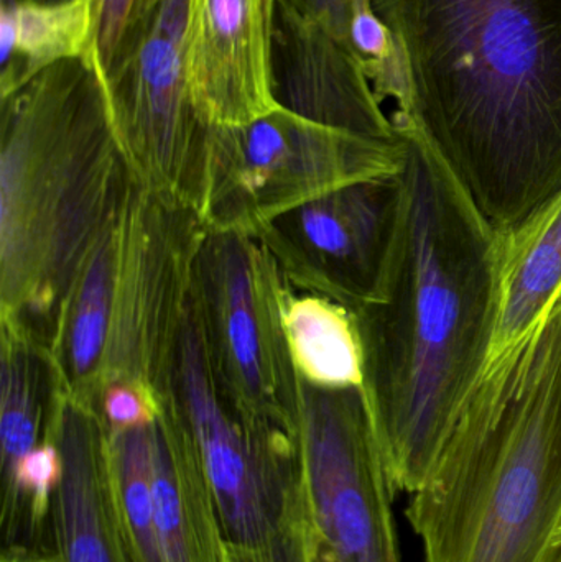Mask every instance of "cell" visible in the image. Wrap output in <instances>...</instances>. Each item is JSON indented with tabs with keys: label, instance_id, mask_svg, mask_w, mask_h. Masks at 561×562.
Listing matches in <instances>:
<instances>
[{
	"label": "cell",
	"instance_id": "6da1fadb",
	"mask_svg": "<svg viewBox=\"0 0 561 562\" xmlns=\"http://www.w3.org/2000/svg\"><path fill=\"white\" fill-rule=\"evenodd\" d=\"M391 256L374 300L352 311L366 400L392 491L427 481L493 352L504 239L411 125Z\"/></svg>",
	"mask_w": 561,
	"mask_h": 562
},
{
	"label": "cell",
	"instance_id": "7a4b0ae2",
	"mask_svg": "<svg viewBox=\"0 0 561 562\" xmlns=\"http://www.w3.org/2000/svg\"><path fill=\"white\" fill-rule=\"evenodd\" d=\"M404 53L394 114L510 237L561 193V0H372Z\"/></svg>",
	"mask_w": 561,
	"mask_h": 562
},
{
	"label": "cell",
	"instance_id": "3957f363",
	"mask_svg": "<svg viewBox=\"0 0 561 562\" xmlns=\"http://www.w3.org/2000/svg\"><path fill=\"white\" fill-rule=\"evenodd\" d=\"M407 520L427 562H557L561 296L490 359Z\"/></svg>",
	"mask_w": 561,
	"mask_h": 562
},
{
	"label": "cell",
	"instance_id": "277c9868",
	"mask_svg": "<svg viewBox=\"0 0 561 562\" xmlns=\"http://www.w3.org/2000/svg\"><path fill=\"white\" fill-rule=\"evenodd\" d=\"M0 104V317L52 352L79 272L135 180L85 58Z\"/></svg>",
	"mask_w": 561,
	"mask_h": 562
},
{
	"label": "cell",
	"instance_id": "5b68a950",
	"mask_svg": "<svg viewBox=\"0 0 561 562\" xmlns=\"http://www.w3.org/2000/svg\"><path fill=\"white\" fill-rule=\"evenodd\" d=\"M158 408L175 416L193 445L229 548L272 562H310L302 438L256 428L221 395L194 294Z\"/></svg>",
	"mask_w": 561,
	"mask_h": 562
},
{
	"label": "cell",
	"instance_id": "8992f818",
	"mask_svg": "<svg viewBox=\"0 0 561 562\" xmlns=\"http://www.w3.org/2000/svg\"><path fill=\"white\" fill-rule=\"evenodd\" d=\"M404 138L364 137L279 108L249 124L211 127L198 216L211 233L257 236L322 194L392 177Z\"/></svg>",
	"mask_w": 561,
	"mask_h": 562
},
{
	"label": "cell",
	"instance_id": "52a82bcc",
	"mask_svg": "<svg viewBox=\"0 0 561 562\" xmlns=\"http://www.w3.org/2000/svg\"><path fill=\"white\" fill-rule=\"evenodd\" d=\"M285 290L256 237L207 231L194 303L217 390L250 425L300 439L303 380L283 326Z\"/></svg>",
	"mask_w": 561,
	"mask_h": 562
},
{
	"label": "cell",
	"instance_id": "ba28073f",
	"mask_svg": "<svg viewBox=\"0 0 561 562\" xmlns=\"http://www.w3.org/2000/svg\"><path fill=\"white\" fill-rule=\"evenodd\" d=\"M207 229L197 211L132 187L119 214L101 395L135 383L160 400L194 294L198 256Z\"/></svg>",
	"mask_w": 561,
	"mask_h": 562
},
{
	"label": "cell",
	"instance_id": "9c48e42d",
	"mask_svg": "<svg viewBox=\"0 0 561 562\" xmlns=\"http://www.w3.org/2000/svg\"><path fill=\"white\" fill-rule=\"evenodd\" d=\"M310 562H401L392 491L362 386L303 382Z\"/></svg>",
	"mask_w": 561,
	"mask_h": 562
},
{
	"label": "cell",
	"instance_id": "30bf717a",
	"mask_svg": "<svg viewBox=\"0 0 561 562\" xmlns=\"http://www.w3.org/2000/svg\"><path fill=\"white\" fill-rule=\"evenodd\" d=\"M187 22L188 0H164L141 48L102 88L135 183L198 213L211 127L188 88Z\"/></svg>",
	"mask_w": 561,
	"mask_h": 562
},
{
	"label": "cell",
	"instance_id": "8fae6325",
	"mask_svg": "<svg viewBox=\"0 0 561 562\" xmlns=\"http://www.w3.org/2000/svg\"><path fill=\"white\" fill-rule=\"evenodd\" d=\"M401 171L322 194L256 237L283 280L348 311L374 300L401 211Z\"/></svg>",
	"mask_w": 561,
	"mask_h": 562
},
{
	"label": "cell",
	"instance_id": "7c38bea8",
	"mask_svg": "<svg viewBox=\"0 0 561 562\" xmlns=\"http://www.w3.org/2000/svg\"><path fill=\"white\" fill-rule=\"evenodd\" d=\"M276 15L277 0H188V88L210 127L249 124L279 108Z\"/></svg>",
	"mask_w": 561,
	"mask_h": 562
},
{
	"label": "cell",
	"instance_id": "4fadbf2b",
	"mask_svg": "<svg viewBox=\"0 0 561 562\" xmlns=\"http://www.w3.org/2000/svg\"><path fill=\"white\" fill-rule=\"evenodd\" d=\"M273 92L282 108L328 127L381 140L399 138L349 42L290 0H277Z\"/></svg>",
	"mask_w": 561,
	"mask_h": 562
},
{
	"label": "cell",
	"instance_id": "5bb4252c",
	"mask_svg": "<svg viewBox=\"0 0 561 562\" xmlns=\"http://www.w3.org/2000/svg\"><path fill=\"white\" fill-rule=\"evenodd\" d=\"M48 436L63 462L53 501L59 562H134L115 507L109 429L101 412L59 392Z\"/></svg>",
	"mask_w": 561,
	"mask_h": 562
},
{
	"label": "cell",
	"instance_id": "9a60e30c",
	"mask_svg": "<svg viewBox=\"0 0 561 562\" xmlns=\"http://www.w3.org/2000/svg\"><path fill=\"white\" fill-rule=\"evenodd\" d=\"M155 531L161 562H229V544L203 465L180 423L152 425Z\"/></svg>",
	"mask_w": 561,
	"mask_h": 562
},
{
	"label": "cell",
	"instance_id": "2e32d148",
	"mask_svg": "<svg viewBox=\"0 0 561 562\" xmlns=\"http://www.w3.org/2000/svg\"><path fill=\"white\" fill-rule=\"evenodd\" d=\"M98 0H0V99L66 59L85 58Z\"/></svg>",
	"mask_w": 561,
	"mask_h": 562
},
{
	"label": "cell",
	"instance_id": "e0dca14e",
	"mask_svg": "<svg viewBox=\"0 0 561 562\" xmlns=\"http://www.w3.org/2000/svg\"><path fill=\"white\" fill-rule=\"evenodd\" d=\"M560 296L561 193L504 239L500 321L491 359L523 339Z\"/></svg>",
	"mask_w": 561,
	"mask_h": 562
},
{
	"label": "cell",
	"instance_id": "ac0fdd59",
	"mask_svg": "<svg viewBox=\"0 0 561 562\" xmlns=\"http://www.w3.org/2000/svg\"><path fill=\"white\" fill-rule=\"evenodd\" d=\"M59 383L52 356L15 324L2 321L0 475L48 438Z\"/></svg>",
	"mask_w": 561,
	"mask_h": 562
},
{
	"label": "cell",
	"instance_id": "d6986e66",
	"mask_svg": "<svg viewBox=\"0 0 561 562\" xmlns=\"http://www.w3.org/2000/svg\"><path fill=\"white\" fill-rule=\"evenodd\" d=\"M283 326L303 382L322 389L362 386V350L351 311L287 283Z\"/></svg>",
	"mask_w": 561,
	"mask_h": 562
},
{
	"label": "cell",
	"instance_id": "ffe728a7",
	"mask_svg": "<svg viewBox=\"0 0 561 562\" xmlns=\"http://www.w3.org/2000/svg\"><path fill=\"white\" fill-rule=\"evenodd\" d=\"M152 425L124 431L109 429L115 507L134 562H161L155 531Z\"/></svg>",
	"mask_w": 561,
	"mask_h": 562
},
{
	"label": "cell",
	"instance_id": "44dd1931",
	"mask_svg": "<svg viewBox=\"0 0 561 562\" xmlns=\"http://www.w3.org/2000/svg\"><path fill=\"white\" fill-rule=\"evenodd\" d=\"M348 42L379 101L394 99L395 114H405L411 82L404 53L372 0H349Z\"/></svg>",
	"mask_w": 561,
	"mask_h": 562
},
{
	"label": "cell",
	"instance_id": "7402d4cb",
	"mask_svg": "<svg viewBox=\"0 0 561 562\" xmlns=\"http://www.w3.org/2000/svg\"><path fill=\"white\" fill-rule=\"evenodd\" d=\"M164 0H98L94 29L85 59L102 85L135 55L154 26Z\"/></svg>",
	"mask_w": 561,
	"mask_h": 562
},
{
	"label": "cell",
	"instance_id": "603a6c76",
	"mask_svg": "<svg viewBox=\"0 0 561 562\" xmlns=\"http://www.w3.org/2000/svg\"><path fill=\"white\" fill-rule=\"evenodd\" d=\"M99 412L111 431L152 425L157 419V398L135 383H112L105 386L99 402Z\"/></svg>",
	"mask_w": 561,
	"mask_h": 562
},
{
	"label": "cell",
	"instance_id": "cb8c5ba5",
	"mask_svg": "<svg viewBox=\"0 0 561 562\" xmlns=\"http://www.w3.org/2000/svg\"><path fill=\"white\" fill-rule=\"evenodd\" d=\"M296 9L348 42L349 0H290Z\"/></svg>",
	"mask_w": 561,
	"mask_h": 562
},
{
	"label": "cell",
	"instance_id": "d4e9b609",
	"mask_svg": "<svg viewBox=\"0 0 561 562\" xmlns=\"http://www.w3.org/2000/svg\"><path fill=\"white\" fill-rule=\"evenodd\" d=\"M0 562H59L55 553L0 554Z\"/></svg>",
	"mask_w": 561,
	"mask_h": 562
},
{
	"label": "cell",
	"instance_id": "484cf974",
	"mask_svg": "<svg viewBox=\"0 0 561 562\" xmlns=\"http://www.w3.org/2000/svg\"><path fill=\"white\" fill-rule=\"evenodd\" d=\"M229 562H269L260 554L253 553V551L237 550V548H229Z\"/></svg>",
	"mask_w": 561,
	"mask_h": 562
},
{
	"label": "cell",
	"instance_id": "4316f807",
	"mask_svg": "<svg viewBox=\"0 0 561 562\" xmlns=\"http://www.w3.org/2000/svg\"><path fill=\"white\" fill-rule=\"evenodd\" d=\"M30 2L49 3V2H63V0H30Z\"/></svg>",
	"mask_w": 561,
	"mask_h": 562
},
{
	"label": "cell",
	"instance_id": "83f0119b",
	"mask_svg": "<svg viewBox=\"0 0 561 562\" xmlns=\"http://www.w3.org/2000/svg\"><path fill=\"white\" fill-rule=\"evenodd\" d=\"M557 547H561V531H560V535H559V540H557Z\"/></svg>",
	"mask_w": 561,
	"mask_h": 562
},
{
	"label": "cell",
	"instance_id": "f1b7e54d",
	"mask_svg": "<svg viewBox=\"0 0 561 562\" xmlns=\"http://www.w3.org/2000/svg\"><path fill=\"white\" fill-rule=\"evenodd\" d=\"M557 562H561V547H560L559 558H557Z\"/></svg>",
	"mask_w": 561,
	"mask_h": 562
}]
</instances>
